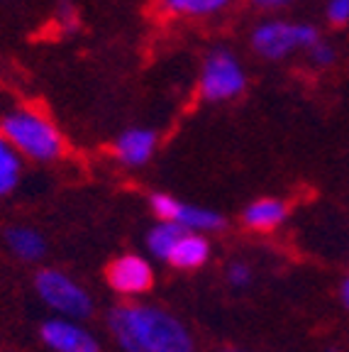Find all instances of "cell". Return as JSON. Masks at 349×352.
<instances>
[{
	"instance_id": "obj_1",
	"label": "cell",
	"mask_w": 349,
	"mask_h": 352,
	"mask_svg": "<svg viewBox=\"0 0 349 352\" xmlns=\"http://www.w3.org/2000/svg\"><path fill=\"white\" fill-rule=\"evenodd\" d=\"M108 328L125 352H193L191 333L161 308L117 306L108 314Z\"/></svg>"
},
{
	"instance_id": "obj_2",
	"label": "cell",
	"mask_w": 349,
	"mask_h": 352,
	"mask_svg": "<svg viewBox=\"0 0 349 352\" xmlns=\"http://www.w3.org/2000/svg\"><path fill=\"white\" fill-rule=\"evenodd\" d=\"M0 135L34 162H54L64 154V138L59 127L37 110L17 108L0 120Z\"/></svg>"
},
{
	"instance_id": "obj_3",
	"label": "cell",
	"mask_w": 349,
	"mask_h": 352,
	"mask_svg": "<svg viewBox=\"0 0 349 352\" xmlns=\"http://www.w3.org/2000/svg\"><path fill=\"white\" fill-rule=\"evenodd\" d=\"M320 39L315 25L308 22L267 20L259 22L251 32V50L259 56L271 61H281L291 52H308Z\"/></svg>"
},
{
	"instance_id": "obj_4",
	"label": "cell",
	"mask_w": 349,
	"mask_h": 352,
	"mask_svg": "<svg viewBox=\"0 0 349 352\" xmlns=\"http://www.w3.org/2000/svg\"><path fill=\"white\" fill-rule=\"evenodd\" d=\"M247 72L242 61L229 50H213L205 56L198 78V91L210 103H225L235 100L245 94Z\"/></svg>"
},
{
	"instance_id": "obj_5",
	"label": "cell",
	"mask_w": 349,
	"mask_h": 352,
	"mask_svg": "<svg viewBox=\"0 0 349 352\" xmlns=\"http://www.w3.org/2000/svg\"><path fill=\"white\" fill-rule=\"evenodd\" d=\"M37 294L47 306H52L59 314L69 318H86L93 311V301L81 286L74 284L66 274L56 270H42L34 276Z\"/></svg>"
},
{
	"instance_id": "obj_6",
	"label": "cell",
	"mask_w": 349,
	"mask_h": 352,
	"mask_svg": "<svg viewBox=\"0 0 349 352\" xmlns=\"http://www.w3.org/2000/svg\"><path fill=\"white\" fill-rule=\"evenodd\" d=\"M105 276H108V284L120 294H144L154 284L149 262L137 254H122L115 262H110Z\"/></svg>"
},
{
	"instance_id": "obj_7",
	"label": "cell",
	"mask_w": 349,
	"mask_h": 352,
	"mask_svg": "<svg viewBox=\"0 0 349 352\" xmlns=\"http://www.w3.org/2000/svg\"><path fill=\"white\" fill-rule=\"evenodd\" d=\"M39 333L54 352H100L95 338L71 320H47Z\"/></svg>"
},
{
	"instance_id": "obj_8",
	"label": "cell",
	"mask_w": 349,
	"mask_h": 352,
	"mask_svg": "<svg viewBox=\"0 0 349 352\" xmlns=\"http://www.w3.org/2000/svg\"><path fill=\"white\" fill-rule=\"evenodd\" d=\"M159 135L149 127H130L115 140V157L125 166H142L152 160Z\"/></svg>"
},
{
	"instance_id": "obj_9",
	"label": "cell",
	"mask_w": 349,
	"mask_h": 352,
	"mask_svg": "<svg viewBox=\"0 0 349 352\" xmlns=\"http://www.w3.org/2000/svg\"><path fill=\"white\" fill-rule=\"evenodd\" d=\"M289 215V206L278 198H259L254 204H249L242 213L245 226L251 230H273L286 220Z\"/></svg>"
},
{
	"instance_id": "obj_10",
	"label": "cell",
	"mask_w": 349,
	"mask_h": 352,
	"mask_svg": "<svg viewBox=\"0 0 349 352\" xmlns=\"http://www.w3.org/2000/svg\"><path fill=\"white\" fill-rule=\"evenodd\" d=\"M210 254V245L203 235H193V232H185L176 248L171 250L169 259L166 262L174 264L176 270H196V267H203Z\"/></svg>"
},
{
	"instance_id": "obj_11",
	"label": "cell",
	"mask_w": 349,
	"mask_h": 352,
	"mask_svg": "<svg viewBox=\"0 0 349 352\" xmlns=\"http://www.w3.org/2000/svg\"><path fill=\"white\" fill-rule=\"evenodd\" d=\"M171 223H179V226L185 228L188 232L191 230H223V228L227 226L218 210L201 208V206H188V204H181V201Z\"/></svg>"
},
{
	"instance_id": "obj_12",
	"label": "cell",
	"mask_w": 349,
	"mask_h": 352,
	"mask_svg": "<svg viewBox=\"0 0 349 352\" xmlns=\"http://www.w3.org/2000/svg\"><path fill=\"white\" fill-rule=\"evenodd\" d=\"M5 242L17 257L27 259V262L39 259L44 254V250H47L44 237L37 230H32V228H10L5 232Z\"/></svg>"
},
{
	"instance_id": "obj_13",
	"label": "cell",
	"mask_w": 349,
	"mask_h": 352,
	"mask_svg": "<svg viewBox=\"0 0 349 352\" xmlns=\"http://www.w3.org/2000/svg\"><path fill=\"white\" fill-rule=\"evenodd\" d=\"M185 228H181L179 223H166L161 220L159 226H154L147 235V248L152 254H157L159 259H169L171 250L176 248V242L185 235Z\"/></svg>"
},
{
	"instance_id": "obj_14",
	"label": "cell",
	"mask_w": 349,
	"mask_h": 352,
	"mask_svg": "<svg viewBox=\"0 0 349 352\" xmlns=\"http://www.w3.org/2000/svg\"><path fill=\"white\" fill-rule=\"evenodd\" d=\"M161 8L171 15H191V17H207L225 10L229 0H159Z\"/></svg>"
},
{
	"instance_id": "obj_15",
	"label": "cell",
	"mask_w": 349,
	"mask_h": 352,
	"mask_svg": "<svg viewBox=\"0 0 349 352\" xmlns=\"http://www.w3.org/2000/svg\"><path fill=\"white\" fill-rule=\"evenodd\" d=\"M149 206H152V210L157 213V218L171 223L176 215V208H179V201H176L174 196H169V193H152Z\"/></svg>"
},
{
	"instance_id": "obj_16",
	"label": "cell",
	"mask_w": 349,
	"mask_h": 352,
	"mask_svg": "<svg viewBox=\"0 0 349 352\" xmlns=\"http://www.w3.org/2000/svg\"><path fill=\"white\" fill-rule=\"evenodd\" d=\"M20 171V157H17L15 147L0 135V174H15Z\"/></svg>"
},
{
	"instance_id": "obj_17",
	"label": "cell",
	"mask_w": 349,
	"mask_h": 352,
	"mask_svg": "<svg viewBox=\"0 0 349 352\" xmlns=\"http://www.w3.org/2000/svg\"><path fill=\"white\" fill-rule=\"evenodd\" d=\"M308 54H311V61L315 66H330L335 61V54H337V52H335V47L330 42L317 39L311 50H308Z\"/></svg>"
},
{
	"instance_id": "obj_18",
	"label": "cell",
	"mask_w": 349,
	"mask_h": 352,
	"mask_svg": "<svg viewBox=\"0 0 349 352\" xmlns=\"http://www.w3.org/2000/svg\"><path fill=\"white\" fill-rule=\"evenodd\" d=\"M325 15L333 25L342 28L349 22V0H328V6H325Z\"/></svg>"
},
{
	"instance_id": "obj_19",
	"label": "cell",
	"mask_w": 349,
	"mask_h": 352,
	"mask_svg": "<svg viewBox=\"0 0 349 352\" xmlns=\"http://www.w3.org/2000/svg\"><path fill=\"white\" fill-rule=\"evenodd\" d=\"M227 279H229V284H232V286H247V284H249V279H251L249 267H247V264H240V262L229 264Z\"/></svg>"
},
{
	"instance_id": "obj_20",
	"label": "cell",
	"mask_w": 349,
	"mask_h": 352,
	"mask_svg": "<svg viewBox=\"0 0 349 352\" xmlns=\"http://www.w3.org/2000/svg\"><path fill=\"white\" fill-rule=\"evenodd\" d=\"M15 184H17L15 174H0V198L8 196V193L15 188Z\"/></svg>"
},
{
	"instance_id": "obj_21",
	"label": "cell",
	"mask_w": 349,
	"mask_h": 352,
	"mask_svg": "<svg viewBox=\"0 0 349 352\" xmlns=\"http://www.w3.org/2000/svg\"><path fill=\"white\" fill-rule=\"evenodd\" d=\"M254 6L264 8V10H273V8H284L289 6V3H293V0H251Z\"/></svg>"
},
{
	"instance_id": "obj_22",
	"label": "cell",
	"mask_w": 349,
	"mask_h": 352,
	"mask_svg": "<svg viewBox=\"0 0 349 352\" xmlns=\"http://www.w3.org/2000/svg\"><path fill=\"white\" fill-rule=\"evenodd\" d=\"M342 301H344V306L349 308V279L342 284Z\"/></svg>"
},
{
	"instance_id": "obj_23",
	"label": "cell",
	"mask_w": 349,
	"mask_h": 352,
	"mask_svg": "<svg viewBox=\"0 0 349 352\" xmlns=\"http://www.w3.org/2000/svg\"><path fill=\"white\" fill-rule=\"evenodd\" d=\"M225 352H237V350H225Z\"/></svg>"
},
{
	"instance_id": "obj_24",
	"label": "cell",
	"mask_w": 349,
	"mask_h": 352,
	"mask_svg": "<svg viewBox=\"0 0 349 352\" xmlns=\"http://www.w3.org/2000/svg\"><path fill=\"white\" fill-rule=\"evenodd\" d=\"M330 352H335V350H330Z\"/></svg>"
}]
</instances>
